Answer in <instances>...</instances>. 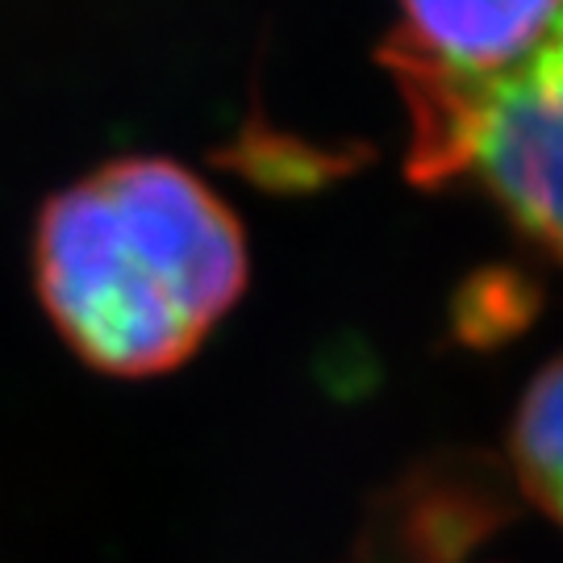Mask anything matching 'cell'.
I'll return each mask as SVG.
<instances>
[{
  "label": "cell",
  "mask_w": 563,
  "mask_h": 563,
  "mask_svg": "<svg viewBox=\"0 0 563 563\" xmlns=\"http://www.w3.org/2000/svg\"><path fill=\"white\" fill-rule=\"evenodd\" d=\"M34 276L59 334L92 367L184 363L246 284L239 218L172 159H118L51 197Z\"/></svg>",
  "instance_id": "6da1fadb"
},
{
  "label": "cell",
  "mask_w": 563,
  "mask_h": 563,
  "mask_svg": "<svg viewBox=\"0 0 563 563\" xmlns=\"http://www.w3.org/2000/svg\"><path fill=\"white\" fill-rule=\"evenodd\" d=\"M409 109V172L472 184L563 263V9L522 59L463 76L384 55Z\"/></svg>",
  "instance_id": "7a4b0ae2"
},
{
  "label": "cell",
  "mask_w": 563,
  "mask_h": 563,
  "mask_svg": "<svg viewBox=\"0 0 563 563\" xmlns=\"http://www.w3.org/2000/svg\"><path fill=\"white\" fill-rule=\"evenodd\" d=\"M563 0H401L388 55L481 76L522 59L560 18Z\"/></svg>",
  "instance_id": "3957f363"
},
{
  "label": "cell",
  "mask_w": 563,
  "mask_h": 563,
  "mask_svg": "<svg viewBox=\"0 0 563 563\" xmlns=\"http://www.w3.org/2000/svg\"><path fill=\"white\" fill-rule=\"evenodd\" d=\"M509 455L526 497L563 526V355L526 388L509 430Z\"/></svg>",
  "instance_id": "277c9868"
}]
</instances>
